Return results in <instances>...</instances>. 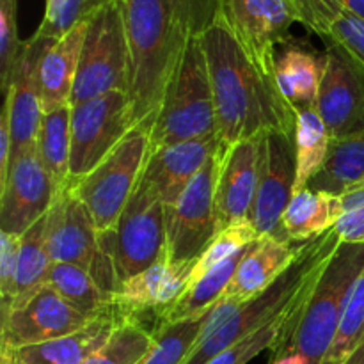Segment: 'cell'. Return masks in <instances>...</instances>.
Instances as JSON below:
<instances>
[{"label":"cell","mask_w":364,"mask_h":364,"mask_svg":"<svg viewBox=\"0 0 364 364\" xmlns=\"http://www.w3.org/2000/svg\"><path fill=\"white\" fill-rule=\"evenodd\" d=\"M219 148V135L210 134L206 137L153 149L149 151L141 178L159 192L164 205L169 206L183 194L185 188Z\"/></svg>","instance_id":"ac0fdd59"},{"label":"cell","mask_w":364,"mask_h":364,"mask_svg":"<svg viewBox=\"0 0 364 364\" xmlns=\"http://www.w3.org/2000/svg\"><path fill=\"white\" fill-rule=\"evenodd\" d=\"M205 50L224 153L267 132L295 134V112L274 82L263 77L230 28L215 18L199 36Z\"/></svg>","instance_id":"6da1fadb"},{"label":"cell","mask_w":364,"mask_h":364,"mask_svg":"<svg viewBox=\"0 0 364 364\" xmlns=\"http://www.w3.org/2000/svg\"><path fill=\"white\" fill-rule=\"evenodd\" d=\"M151 151V127L137 124L121 144L82 180L71 183L89 210L98 233H112L141 181Z\"/></svg>","instance_id":"5b68a950"},{"label":"cell","mask_w":364,"mask_h":364,"mask_svg":"<svg viewBox=\"0 0 364 364\" xmlns=\"http://www.w3.org/2000/svg\"><path fill=\"white\" fill-rule=\"evenodd\" d=\"M46 224L48 213L32 224L20 237V256L16 272V301H23L46 283L52 259L46 245ZM13 302V304H14Z\"/></svg>","instance_id":"4dcf8cb0"},{"label":"cell","mask_w":364,"mask_h":364,"mask_svg":"<svg viewBox=\"0 0 364 364\" xmlns=\"http://www.w3.org/2000/svg\"><path fill=\"white\" fill-rule=\"evenodd\" d=\"M247 249L249 247H245L238 255L231 256L228 262H224L223 265L213 269L208 276H205L198 283L188 287L181 294V297L176 299L173 304L167 306L160 313H156L153 329L159 326H166V323H176L183 322V320L199 318V316H205L206 313L212 311L217 302L223 299L226 288L230 287L231 279H233L235 272H237L238 265H240L242 258L245 256Z\"/></svg>","instance_id":"d4e9b609"},{"label":"cell","mask_w":364,"mask_h":364,"mask_svg":"<svg viewBox=\"0 0 364 364\" xmlns=\"http://www.w3.org/2000/svg\"><path fill=\"white\" fill-rule=\"evenodd\" d=\"M110 251L119 287L167 258L166 205L142 178L110 233Z\"/></svg>","instance_id":"ba28073f"},{"label":"cell","mask_w":364,"mask_h":364,"mask_svg":"<svg viewBox=\"0 0 364 364\" xmlns=\"http://www.w3.org/2000/svg\"><path fill=\"white\" fill-rule=\"evenodd\" d=\"M343 198L306 187L294 194L284 210L281 228L287 240L301 245L333 230L343 215Z\"/></svg>","instance_id":"cb8c5ba5"},{"label":"cell","mask_w":364,"mask_h":364,"mask_svg":"<svg viewBox=\"0 0 364 364\" xmlns=\"http://www.w3.org/2000/svg\"><path fill=\"white\" fill-rule=\"evenodd\" d=\"M36 153L59 194L71 185V103L43 114Z\"/></svg>","instance_id":"4316f807"},{"label":"cell","mask_w":364,"mask_h":364,"mask_svg":"<svg viewBox=\"0 0 364 364\" xmlns=\"http://www.w3.org/2000/svg\"><path fill=\"white\" fill-rule=\"evenodd\" d=\"M46 245L52 263L82 267L110 295L119 290L110 251V233H98L91 213L71 185L55 196L50 208Z\"/></svg>","instance_id":"8992f818"},{"label":"cell","mask_w":364,"mask_h":364,"mask_svg":"<svg viewBox=\"0 0 364 364\" xmlns=\"http://www.w3.org/2000/svg\"><path fill=\"white\" fill-rule=\"evenodd\" d=\"M343 198V215L334 226L341 244L364 245V187L355 188Z\"/></svg>","instance_id":"60d3db41"},{"label":"cell","mask_w":364,"mask_h":364,"mask_svg":"<svg viewBox=\"0 0 364 364\" xmlns=\"http://www.w3.org/2000/svg\"><path fill=\"white\" fill-rule=\"evenodd\" d=\"M323 57L315 109L329 128L333 141H338L364 128V71L331 43H326Z\"/></svg>","instance_id":"5bb4252c"},{"label":"cell","mask_w":364,"mask_h":364,"mask_svg":"<svg viewBox=\"0 0 364 364\" xmlns=\"http://www.w3.org/2000/svg\"><path fill=\"white\" fill-rule=\"evenodd\" d=\"M364 187V128L331 144L326 166L309 181V188L345 196Z\"/></svg>","instance_id":"484cf974"},{"label":"cell","mask_w":364,"mask_h":364,"mask_svg":"<svg viewBox=\"0 0 364 364\" xmlns=\"http://www.w3.org/2000/svg\"><path fill=\"white\" fill-rule=\"evenodd\" d=\"M345 364H364V336L358 343V347L354 348V352L350 354V358L345 361Z\"/></svg>","instance_id":"bcb514c9"},{"label":"cell","mask_w":364,"mask_h":364,"mask_svg":"<svg viewBox=\"0 0 364 364\" xmlns=\"http://www.w3.org/2000/svg\"><path fill=\"white\" fill-rule=\"evenodd\" d=\"M259 171V137L238 142L224 155L217 183L215 206L220 230L249 219Z\"/></svg>","instance_id":"d6986e66"},{"label":"cell","mask_w":364,"mask_h":364,"mask_svg":"<svg viewBox=\"0 0 364 364\" xmlns=\"http://www.w3.org/2000/svg\"><path fill=\"white\" fill-rule=\"evenodd\" d=\"M269 364H309V361L301 354H288L281 355V358H272Z\"/></svg>","instance_id":"f6af8a7d"},{"label":"cell","mask_w":364,"mask_h":364,"mask_svg":"<svg viewBox=\"0 0 364 364\" xmlns=\"http://www.w3.org/2000/svg\"><path fill=\"white\" fill-rule=\"evenodd\" d=\"M364 336V269L355 279L350 294H348L347 304H345L343 315H341L340 326H338L336 336L329 352L323 358L322 364H345L354 348Z\"/></svg>","instance_id":"e575fe53"},{"label":"cell","mask_w":364,"mask_h":364,"mask_svg":"<svg viewBox=\"0 0 364 364\" xmlns=\"http://www.w3.org/2000/svg\"><path fill=\"white\" fill-rule=\"evenodd\" d=\"M196 259L191 262H171L164 258L130 277L114 294L112 309L121 320H139L146 311L160 313L167 306L181 297L191 284L192 269Z\"/></svg>","instance_id":"e0dca14e"},{"label":"cell","mask_w":364,"mask_h":364,"mask_svg":"<svg viewBox=\"0 0 364 364\" xmlns=\"http://www.w3.org/2000/svg\"><path fill=\"white\" fill-rule=\"evenodd\" d=\"M326 43L343 50L355 64L364 71V20L354 14L343 13L329 25L322 36Z\"/></svg>","instance_id":"74e56055"},{"label":"cell","mask_w":364,"mask_h":364,"mask_svg":"<svg viewBox=\"0 0 364 364\" xmlns=\"http://www.w3.org/2000/svg\"><path fill=\"white\" fill-rule=\"evenodd\" d=\"M322 274H320V276H322ZM320 276L315 277V279L297 295V299H295L290 306H287L279 315L274 316V318L270 320L269 323H265L262 329L255 331L252 334L245 336L244 340L231 345L230 348H226V350H223L220 354H217L212 361H208L206 364H247L249 361H252L256 355H259L263 350H267V348H269V350H274L276 345L279 343L281 336L284 334V331L291 326L295 316L299 315V311H301V308L304 306L306 299L309 297V294L313 291V288H315Z\"/></svg>","instance_id":"f546056e"},{"label":"cell","mask_w":364,"mask_h":364,"mask_svg":"<svg viewBox=\"0 0 364 364\" xmlns=\"http://www.w3.org/2000/svg\"><path fill=\"white\" fill-rule=\"evenodd\" d=\"M85 315L73 308L52 287L43 284L23 301L11 306L0 322V348L16 350L21 347L46 343L87 326Z\"/></svg>","instance_id":"4fadbf2b"},{"label":"cell","mask_w":364,"mask_h":364,"mask_svg":"<svg viewBox=\"0 0 364 364\" xmlns=\"http://www.w3.org/2000/svg\"><path fill=\"white\" fill-rule=\"evenodd\" d=\"M0 364H20V363L14 361L13 355H11L7 350H0Z\"/></svg>","instance_id":"7dc6e473"},{"label":"cell","mask_w":364,"mask_h":364,"mask_svg":"<svg viewBox=\"0 0 364 364\" xmlns=\"http://www.w3.org/2000/svg\"><path fill=\"white\" fill-rule=\"evenodd\" d=\"M89 21L77 25L63 38L50 43L39 63V91L43 114L70 105L77 82L82 46L87 34Z\"/></svg>","instance_id":"7402d4cb"},{"label":"cell","mask_w":364,"mask_h":364,"mask_svg":"<svg viewBox=\"0 0 364 364\" xmlns=\"http://www.w3.org/2000/svg\"><path fill=\"white\" fill-rule=\"evenodd\" d=\"M323 60L313 50L295 43H287L277 53L276 84L287 105L295 114L315 109L323 75Z\"/></svg>","instance_id":"603a6c76"},{"label":"cell","mask_w":364,"mask_h":364,"mask_svg":"<svg viewBox=\"0 0 364 364\" xmlns=\"http://www.w3.org/2000/svg\"><path fill=\"white\" fill-rule=\"evenodd\" d=\"M63 2V0H46V7H45V14L46 13H52L53 9H55L57 6H59V4Z\"/></svg>","instance_id":"c3c4849f"},{"label":"cell","mask_w":364,"mask_h":364,"mask_svg":"<svg viewBox=\"0 0 364 364\" xmlns=\"http://www.w3.org/2000/svg\"><path fill=\"white\" fill-rule=\"evenodd\" d=\"M295 141L290 132L259 135L258 187L249 220L262 237L284 238L281 219L294 198Z\"/></svg>","instance_id":"7c38bea8"},{"label":"cell","mask_w":364,"mask_h":364,"mask_svg":"<svg viewBox=\"0 0 364 364\" xmlns=\"http://www.w3.org/2000/svg\"><path fill=\"white\" fill-rule=\"evenodd\" d=\"M121 322L124 320H121L112 309L110 313L89 320L87 326L82 329L57 340L21 347L16 350H0L9 352L14 361L20 364H84L110 340Z\"/></svg>","instance_id":"44dd1931"},{"label":"cell","mask_w":364,"mask_h":364,"mask_svg":"<svg viewBox=\"0 0 364 364\" xmlns=\"http://www.w3.org/2000/svg\"><path fill=\"white\" fill-rule=\"evenodd\" d=\"M301 13V23L322 38L329 25L343 13L340 0H291Z\"/></svg>","instance_id":"b9f144b4"},{"label":"cell","mask_w":364,"mask_h":364,"mask_svg":"<svg viewBox=\"0 0 364 364\" xmlns=\"http://www.w3.org/2000/svg\"><path fill=\"white\" fill-rule=\"evenodd\" d=\"M45 284L52 287L87 318L112 311L114 295L103 290L87 270L73 263H52Z\"/></svg>","instance_id":"f1b7e54d"},{"label":"cell","mask_w":364,"mask_h":364,"mask_svg":"<svg viewBox=\"0 0 364 364\" xmlns=\"http://www.w3.org/2000/svg\"><path fill=\"white\" fill-rule=\"evenodd\" d=\"M11 162H13V137H11V124L7 107H2L0 112V188L7 181Z\"/></svg>","instance_id":"7bdbcfd3"},{"label":"cell","mask_w":364,"mask_h":364,"mask_svg":"<svg viewBox=\"0 0 364 364\" xmlns=\"http://www.w3.org/2000/svg\"><path fill=\"white\" fill-rule=\"evenodd\" d=\"M224 155L223 149H217L183 194L166 206L167 258L171 262L199 258L220 231L215 194Z\"/></svg>","instance_id":"8fae6325"},{"label":"cell","mask_w":364,"mask_h":364,"mask_svg":"<svg viewBox=\"0 0 364 364\" xmlns=\"http://www.w3.org/2000/svg\"><path fill=\"white\" fill-rule=\"evenodd\" d=\"M259 73L276 84L277 46L287 45L290 28L301 23L291 0H217V14ZM277 85V84H276Z\"/></svg>","instance_id":"9c48e42d"},{"label":"cell","mask_w":364,"mask_h":364,"mask_svg":"<svg viewBox=\"0 0 364 364\" xmlns=\"http://www.w3.org/2000/svg\"><path fill=\"white\" fill-rule=\"evenodd\" d=\"M53 39L41 38L34 32L23 41L18 59L11 71L4 105L9 112L13 159L36 146L39 124L43 119V102L39 91V63Z\"/></svg>","instance_id":"2e32d148"},{"label":"cell","mask_w":364,"mask_h":364,"mask_svg":"<svg viewBox=\"0 0 364 364\" xmlns=\"http://www.w3.org/2000/svg\"><path fill=\"white\" fill-rule=\"evenodd\" d=\"M259 238H262V235L258 233V230L252 226V223L249 219L237 220V223L223 228V230L215 235V238L210 242L208 247L201 252V256L196 258L194 269H192L191 276V284H188V287H192V284L198 283L199 279L208 276L213 269L223 265V263L228 262L231 256L238 255V252L244 251L245 247L255 244Z\"/></svg>","instance_id":"d6a6232c"},{"label":"cell","mask_w":364,"mask_h":364,"mask_svg":"<svg viewBox=\"0 0 364 364\" xmlns=\"http://www.w3.org/2000/svg\"><path fill=\"white\" fill-rule=\"evenodd\" d=\"M363 269L364 245L340 244L294 323L272 350V358L301 354L309 364H322L336 336L348 294Z\"/></svg>","instance_id":"3957f363"},{"label":"cell","mask_w":364,"mask_h":364,"mask_svg":"<svg viewBox=\"0 0 364 364\" xmlns=\"http://www.w3.org/2000/svg\"><path fill=\"white\" fill-rule=\"evenodd\" d=\"M20 237L0 231V313L6 315L16 301V272Z\"/></svg>","instance_id":"ab89813d"},{"label":"cell","mask_w":364,"mask_h":364,"mask_svg":"<svg viewBox=\"0 0 364 364\" xmlns=\"http://www.w3.org/2000/svg\"><path fill=\"white\" fill-rule=\"evenodd\" d=\"M130 89V52L119 0L89 20L71 105Z\"/></svg>","instance_id":"52a82bcc"},{"label":"cell","mask_w":364,"mask_h":364,"mask_svg":"<svg viewBox=\"0 0 364 364\" xmlns=\"http://www.w3.org/2000/svg\"><path fill=\"white\" fill-rule=\"evenodd\" d=\"M301 249L302 244L295 245L290 240L272 235L256 240L249 245L220 301L244 304L258 297L294 263Z\"/></svg>","instance_id":"ffe728a7"},{"label":"cell","mask_w":364,"mask_h":364,"mask_svg":"<svg viewBox=\"0 0 364 364\" xmlns=\"http://www.w3.org/2000/svg\"><path fill=\"white\" fill-rule=\"evenodd\" d=\"M130 52V89L135 127L153 130L167 87L188 38L167 0H119Z\"/></svg>","instance_id":"7a4b0ae2"},{"label":"cell","mask_w":364,"mask_h":364,"mask_svg":"<svg viewBox=\"0 0 364 364\" xmlns=\"http://www.w3.org/2000/svg\"><path fill=\"white\" fill-rule=\"evenodd\" d=\"M176 23L187 38H199L217 14V0H167Z\"/></svg>","instance_id":"f35d334b"},{"label":"cell","mask_w":364,"mask_h":364,"mask_svg":"<svg viewBox=\"0 0 364 364\" xmlns=\"http://www.w3.org/2000/svg\"><path fill=\"white\" fill-rule=\"evenodd\" d=\"M55 185L43 167L36 146L14 156L0 188V231L21 237L52 208Z\"/></svg>","instance_id":"9a60e30c"},{"label":"cell","mask_w":364,"mask_h":364,"mask_svg":"<svg viewBox=\"0 0 364 364\" xmlns=\"http://www.w3.org/2000/svg\"><path fill=\"white\" fill-rule=\"evenodd\" d=\"M340 2L343 6V11L364 20V0H340Z\"/></svg>","instance_id":"ee69618b"},{"label":"cell","mask_w":364,"mask_h":364,"mask_svg":"<svg viewBox=\"0 0 364 364\" xmlns=\"http://www.w3.org/2000/svg\"><path fill=\"white\" fill-rule=\"evenodd\" d=\"M16 6L18 0H0V84L4 92L7 91L11 71L23 45L18 36Z\"/></svg>","instance_id":"8d00e7d4"},{"label":"cell","mask_w":364,"mask_h":364,"mask_svg":"<svg viewBox=\"0 0 364 364\" xmlns=\"http://www.w3.org/2000/svg\"><path fill=\"white\" fill-rule=\"evenodd\" d=\"M114 0H63L52 13H46L36 34L46 39H59L77 25L89 21L98 11Z\"/></svg>","instance_id":"d590c367"},{"label":"cell","mask_w":364,"mask_h":364,"mask_svg":"<svg viewBox=\"0 0 364 364\" xmlns=\"http://www.w3.org/2000/svg\"><path fill=\"white\" fill-rule=\"evenodd\" d=\"M134 128L128 92L114 91L71 105V183L95 171Z\"/></svg>","instance_id":"30bf717a"},{"label":"cell","mask_w":364,"mask_h":364,"mask_svg":"<svg viewBox=\"0 0 364 364\" xmlns=\"http://www.w3.org/2000/svg\"><path fill=\"white\" fill-rule=\"evenodd\" d=\"M210 313L194 320L155 327L153 329L155 343L144 364H183L198 343Z\"/></svg>","instance_id":"836d02e7"},{"label":"cell","mask_w":364,"mask_h":364,"mask_svg":"<svg viewBox=\"0 0 364 364\" xmlns=\"http://www.w3.org/2000/svg\"><path fill=\"white\" fill-rule=\"evenodd\" d=\"M295 188L297 194L309 187V181L322 171L329 156L333 137L316 112V109H304L295 114Z\"/></svg>","instance_id":"83f0119b"},{"label":"cell","mask_w":364,"mask_h":364,"mask_svg":"<svg viewBox=\"0 0 364 364\" xmlns=\"http://www.w3.org/2000/svg\"><path fill=\"white\" fill-rule=\"evenodd\" d=\"M155 336L139 320H124L110 340L84 364H144L151 352Z\"/></svg>","instance_id":"1f68e13d"},{"label":"cell","mask_w":364,"mask_h":364,"mask_svg":"<svg viewBox=\"0 0 364 364\" xmlns=\"http://www.w3.org/2000/svg\"><path fill=\"white\" fill-rule=\"evenodd\" d=\"M217 134L212 82L201 39L188 38L151 130V151Z\"/></svg>","instance_id":"277c9868"}]
</instances>
